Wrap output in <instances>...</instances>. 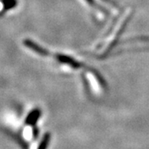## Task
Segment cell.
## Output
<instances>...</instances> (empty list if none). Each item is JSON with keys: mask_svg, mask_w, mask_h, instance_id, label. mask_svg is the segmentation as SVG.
I'll return each instance as SVG.
<instances>
[{"mask_svg": "<svg viewBox=\"0 0 149 149\" xmlns=\"http://www.w3.org/2000/svg\"><path fill=\"white\" fill-rule=\"evenodd\" d=\"M50 141H51V134L46 133L42 139L41 143H39L37 149H47L48 144L50 143Z\"/></svg>", "mask_w": 149, "mask_h": 149, "instance_id": "obj_5", "label": "cell"}, {"mask_svg": "<svg viewBox=\"0 0 149 149\" xmlns=\"http://www.w3.org/2000/svg\"><path fill=\"white\" fill-rule=\"evenodd\" d=\"M56 57L58 60V61L61 62V63H64V64L70 65L73 68H76L77 69V68L80 67V63L77 61H75L74 59L71 58L70 56H65V55L58 54V55H56Z\"/></svg>", "mask_w": 149, "mask_h": 149, "instance_id": "obj_2", "label": "cell"}, {"mask_svg": "<svg viewBox=\"0 0 149 149\" xmlns=\"http://www.w3.org/2000/svg\"><path fill=\"white\" fill-rule=\"evenodd\" d=\"M23 43H24V45H25L27 48L31 49L32 51L35 52L36 53L39 54V55H41V56H47L48 55V52L46 49H44L43 47H41L40 45H38L37 43L32 42V40H30V39H26V40H24Z\"/></svg>", "mask_w": 149, "mask_h": 149, "instance_id": "obj_1", "label": "cell"}, {"mask_svg": "<svg viewBox=\"0 0 149 149\" xmlns=\"http://www.w3.org/2000/svg\"><path fill=\"white\" fill-rule=\"evenodd\" d=\"M2 3L4 10H10L17 5V0H2Z\"/></svg>", "mask_w": 149, "mask_h": 149, "instance_id": "obj_4", "label": "cell"}, {"mask_svg": "<svg viewBox=\"0 0 149 149\" xmlns=\"http://www.w3.org/2000/svg\"><path fill=\"white\" fill-rule=\"evenodd\" d=\"M42 114V112L39 109H33L31 113H29V114L26 118V124L30 125V126H34L38 121L39 118Z\"/></svg>", "mask_w": 149, "mask_h": 149, "instance_id": "obj_3", "label": "cell"}]
</instances>
